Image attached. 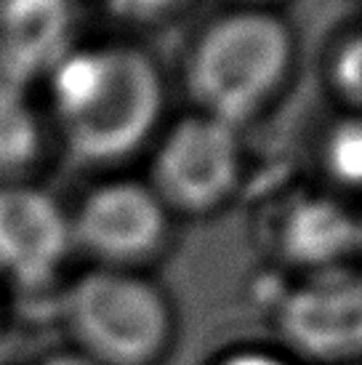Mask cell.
Returning a JSON list of instances; mask_svg holds the SVG:
<instances>
[{"instance_id": "1", "label": "cell", "mask_w": 362, "mask_h": 365, "mask_svg": "<svg viewBox=\"0 0 362 365\" xmlns=\"http://www.w3.org/2000/svg\"><path fill=\"white\" fill-rule=\"evenodd\" d=\"M51 72L61 133L81 163L110 165L131 158L160 120V72L139 48L70 51Z\"/></svg>"}, {"instance_id": "2", "label": "cell", "mask_w": 362, "mask_h": 365, "mask_svg": "<svg viewBox=\"0 0 362 365\" xmlns=\"http://www.w3.org/2000/svg\"><path fill=\"white\" fill-rule=\"evenodd\" d=\"M293 38L267 11L216 19L195 43L187 86L202 115L240 125L269 102L291 70Z\"/></svg>"}, {"instance_id": "3", "label": "cell", "mask_w": 362, "mask_h": 365, "mask_svg": "<svg viewBox=\"0 0 362 365\" xmlns=\"http://www.w3.org/2000/svg\"><path fill=\"white\" fill-rule=\"evenodd\" d=\"M64 320L78 352L96 365H155L171 344L165 296L125 269L78 277L64 299Z\"/></svg>"}, {"instance_id": "4", "label": "cell", "mask_w": 362, "mask_h": 365, "mask_svg": "<svg viewBox=\"0 0 362 365\" xmlns=\"http://www.w3.org/2000/svg\"><path fill=\"white\" fill-rule=\"evenodd\" d=\"M155 195L184 213H208L227 200L240 176L234 128L211 115H190L155 155Z\"/></svg>"}, {"instance_id": "5", "label": "cell", "mask_w": 362, "mask_h": 365, "mask_svg": "<svg viewBox=\"0 0 362 365\" xmlns=\"http://www.w3.org/2000/svg\"><path fill=\"white\" fill-rule=\"evenodd\" d=\"M277 331L304 360L362 363V272L338 267L312 272L282 299Z\"/></svg>"}, {"instance_id": "6", "label": "cell", "mask_w": 362, "mask_h": 365, "mask_svg": "<svg viewBox=\"0 0 362 365\" xmlns=\"http://www.w3.org/2000/svg\"><path fill=\"white\" fill-rule=\"evenodd\" d=\"M72 243L86 254L123 269L147 262L168 235L165 205L152 187L139 182H110L86 197L70 222Z\"/></svg>"}, {"instance_id": "7", "label": "cell", "mask_w": 362, "mask_h": 365, "mask_svg": "<svg viewBox=\"0 0 362 365\" xmlns=\"http://www.w3.org/2000/svg\"><path fill=\"white\" fill-rule=\"evenodd\" d=\"M72 245L70 219L56 200L27 184H0V274L43 285Z\"/></svg>"}, {"instance_id": "8", "label": "cell", "mask_w": 362, "mask_h": 365, "mask_svg": "<svg viewBox=\"0 0 362 365\" xmlns=\"http://www.w3.org/2000/svg\"><path fill=\"white\" fill-rule=\"evenodd\" d=\"M70 0H0V67L19 86L53 70L70 48Z\"/></svg>"}, {"instance_id": "9", "label": "cell", "mask_w": 362, "mask_h": 365, "mask_svg": "<svg viewBox=\"0 0 362 365\" xmlns=\"http://www.w3.org/2000/svg\"><path fill=\"white\" fill-rule=\"evenodd\" d=\"M280 251L293 264L331 269L357 243V224L341 205L325 197L299 200L285 213L280 227Z\"/></svg>"}, {"instance_id": "10", "label": "cell", "mask_w": 362, "mask_h": 365, "mask_svg": "<svg viewBox=\"0 0 362 365\" xmlns=\"http://www.w3.org/2000/svg\"><path fill=\"white\" fill-rule=\"evenodd\" d=\"M43 133L38 115L24 99L19 86L0 83V179L14 184L38 163Z\"/></svg>"}, {"instance_id": "11", "label": "cell", "mask_w": 362, "mask_h": 365, "mask_svg": "<svg viewBox=\"0 0 362 365\" xmlns=\"http://www.w3.org/2000/svg\"><path fill=\"white\" fill-rule=\"evenodd\" d=\"M325 165L333 179L349 187L362 184V118L338 123L325 144Z\"/></svg>"}, {"instance_id": "12", "label": "cell", "mask_w": 362, "mask_h": 365, "mask_svg": "<svg viewBox=\"0 0 362 365\" xmlns=\"http://www.w3.org/2000/svg\"><path fill=\"white\" fill-rule=\"evenodd\" d=\"M333 86L346 104L362 112V32L341 46L333 59Z\"/></svg>"}, {"instance_id": "13", "label": "cell", "mask_w": 362, "mask_h": 365, "mask_svg": "<svg viewBox=\"0 0 362 365\" xmlns=\"http://www.w3.org/2000/svg\"><path fill=\"white\" fill-rule=\"evenodd\" d=\"M179 0H107L115 14H120L125 19H155V16H162L165 11H171Z\"/></svg>"}, {"instance_id": "14", "label": "cell", "mask_w": 362, "mask_h": 365, "mask_svg": "<svg viewBox=\"0 0 362 365\" xmlns=\"http://www.w3.org/2000/svg\"><path fill=\"white\" fill-rule=\"evenodd\" d=\"M213 365H293L291 360L274 355V352H262V349H242L216 360Z\"/></svg>"}, {"instance_id": "15", "label": "cell", "mask_w": 362, "mask_h": 365, "mask_svg": "<svg viewBox=\"0 0 362 365\" xmlns=\"http://www.w3.org/2000/svg\"><path fill=\"white\" fill-rule=\"evenodd\" d=\"M43 365H96V363H90L88 357H83L78 349L75 352H70V355H56V357H48Z\"/></svg>"}, {"instance_id": "16", "label": "cell", "mask_w": 362, "mask_h": 365, "mask_svg": "<svg viewBox=\"0 0 362 365\" xmlns=\"http://www.w3.org/2000/svg\"><path fill=\"white\" fill-rule=\"evenodd\" d=\"M354 365H362V363H354Z\"/></svg>"}]
</instances>
